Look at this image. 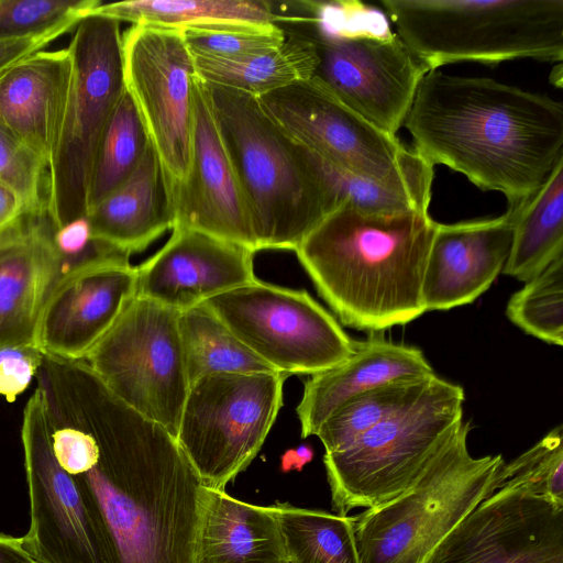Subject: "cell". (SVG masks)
Listing matches in <instances>:
<instances>
[{
  "mask_svg": "<svg viewBox=\"0 0 563 563\" xmlns=\"http://www.w3.org/2000/svg\"><path fill=\"white\" fill-rule=\"evenodd\" d=\"M35 378L53 453L96 506L117 563H197L205 485L176 438L84 361L45 355Z\"/></svg>",
  "mask_w": 563,
  "mask_h": 563,
  "instance_id": "obj_1",
  "label": "cell"
},
{
  "mask_svg": "<svg viewBox=\"0 0 563 563\" xmlns=\"http://www.w3.org/2000/svg\"><path fill=\"white\" fill-rule=\"evenodd\" d=\"M434 167L459 172L482 190L520 207L563 157V106L545 95L429 70L404 125Z\"/></svg>",
  "mask_w": 563,
  "mask_h": 563,
  "instance_id": "obj_2",
  "label": "cell"
},
{
  "mask_svg": "<svg viewBox=\"0 0 563 563\" xmlns=\"http://www.w3.org/2000/svg\"><path fill=\"white\" fill-rule=\"evenodd\" d=\"M437 224L426 210H368L343 199L295 252L343 324L380 332L426 312L422 280Z\"/></svg>",
  "mask_w": 563,
  "mask_h": 563,
  "instance_id": "obj_3",
  "label": "cell"
},
{
  "mask_svg": "<svg viewBox=\"0 0 563 563\" xmlns=\"http://www.w3.org/2000/svg\"><path fill=\"white\" fill-rule=\"evenodd\" d=\"M206 85L221 139L249 206L257 251H295L340 205L334 179L265 111L257 97Z\"/></svg>",
  "mask_w": 563,
  "mask_h": 563,
  "instance_id": "obj_4",
  "label": "cell"
},
{
  "mask_svg": "<svg viewBox=\"0 0 563 563\" xmlns=\"http://www.w3.org/2000/svg\"><path fill=\"white\" fill-rule=\"evenodd\" d=\"M397 35L429 68L460 62L563 59V0H382Z\"/></svg>",
  "mask_w": 563,
  "mask_h": 563,
  "instance_id": "obj_5",
  "label": "cell"
},
{
  "mask_svg": "<svg viewBox=\"0 0 563 563\" xmlns=\"http://www.w3.org/2000/svg\"><path fill=\"white\" fill-rule=\"evenodd\" d=\"M463 420L416 482L353 517L360 563H427L437 547L497 490L500 454L474 457Z\"/></svg>",
  "mask_w": 563,
  "mask_h": 563,
  "instance_id": "obj_6",
  "label": "cell"
},
{
  "mask_svg": "<svg viewBox=\"0 0 563 563\" xmlns=\"http://www.w3.org/2000/svg\"><path fill=\"white\" fill-rule=\"evenodd\" d=\"M464 389L433 375L423 391L341 451L324 453L333 509L346 516L407 490L463 421Z\"/></svg>",
  "mask_w": 563,
  "mask_h": 563,
  "instance_id": "obj_7",
  "label": "cell"
},
{
  "mask_svg": "<svg viewBox=\"0 0 563 563\" xmlns=\"http://www.w3.org/2000/svg\"><path fill=\"white\" fill-rule=\"evenodd\" d=\"M120 21L91 13L67 49L71 77L58 144L48 168V212L55 229L87 217V196L102 134L125 92Z\"/></svg>",
  "mask_w": 563,
  "mask_h": 563,
  "instance_id": "obj_8",
  "label": "cell"
},
{
  "mask_svg": "<svg viewBox=\"0 0 563 563\" xmlns=\"http://www.w3.org/2000/svg\"><path fill=\"white\" fill-rule=\"evenodd\" d=\"M257 98L290 136L332 170L431 199L433 166L342 103L314 76Z\"/></svg>",
  "mask_w": 563,
  "mask_h": 563,
  "instance_id": "obj_9",
  "label": "cell"
},
{
  "mask_svg": "<svg viewBox=\"0 0 563 563\" xmlns=\"http://www.w3.org/2000/svg\"><path fill=\"white\" fill-rule=\"evenodd\" d=\"M287 377L221 373L189 386L176 440L205 486L225 489L254 460L283 406Z\"/></svg>",
  "mask_w": 563,
  "mask_h": 563,
  "instance_id": "obj_10",
  "label": "cell"
},
{
  "mask_svg": "<svg viewBox=\"0 0 563 563\" xmlns=\"http://www.w3.org/2000/svg\"><path fill=\"white\" fill-rule=\"evenodd\" d=\"M386 26L377 11L356 5L319 34L313 76L346 107L396 135L429 68Z\"/></svg>",
  "mask_w": 563,
  "mask_h": 563,
  "instance_id": "obj_11",
  "label": "cell"
},
{
  "mask_svg": "<svg viewBox=\"0 0 563 563\" xmlns=\"http://www.w3.org/2000/svg\"><path fill=\"white\" fill-rule=\"evenodd\" d=\"M179 311L134 296L84 361L122 401L177 437L188 394Z\"/></svg>",
  "mask_w": 563,
  "mask_h": 563,
  "instance_id": "obj_12",
  "label": "cell"
},
{
  "mask_svg": "<svg viewBox=\"0 0 563 563\" xmlns=\"http://www.w3.org/2000/svg\"><path fill=\"white\" fill-rule=\"evenodd\" d=\"M205 303L255 355L286 375H314L356 345L306 290L255 279Z\"/></svg>",
  "mask_w": 563,
  "mask_h": 563,
  "instance_id": "obj_13",
  "label": "cell"
},
{
  "mask_svg": "<svg viewBox=\"0 0 563 563\" xmlns=\"http://www.w3.org/2000/svg\"><path fill=\"white\" fill-rule=\"evenodd\" d=\"M21 439L31 514L26 551L38 563H117L96 506L53 453L36 389L23 411Z\"/></svg>",
  "mask_w": 563,
  "mask_h": 563,
  "instance_id": "obj_14",
  "label": "cell"
},
{
  "mask_svg": "<svg viewBox=\"0 0 563 563\" xmlns=\"http://www.w3.org/2000/svg\"><path fill=\"white\" fill-rule=\"evenodd\" d=\"M125 88L170 181L187 173L194 125V55L181 31L132 24L122 34Z\"/></svg>",
  "mask_w": 563,
  "mask_h": 563,
  "instance_id": "obj_15",
  "label": "cell"
},
{
  "mask_svg": "<svg viewBox=\"0 0 563 563\" xmlns=\"http://www.w3.org/2000/svg\"><path fill=\"white\" fill-rule=\"evenodd\" d=\"M427 563H563V506L503 487L478 504Z\"/></svg>",
  "mask_w": 563,
  "mask_h": 563,
  "instance_id": "obj_16",
  "label": "cell"
},
{
  "mask_svg": "<svg viewBox=\"0 0 563 563\" xmlns=\"http://www.w3.org/2000/svg\"><path fill=\"white\" fill-rule=\"evenodd\" d=\"M192 97L188 169L183 179L169 180L173 227L199 230L257 252L249 206L221 139L207 85L198 76Z\"/></svg>",
  "mask_w": 563,
  "mask_h": 563,
  "instance_id": "obj_17",
  "label": "cell"
},
{
  "mask_svg": "<svg viewBox=\"0 0 563 563\" xmlns=\"http://www.w3.org/2000/svg\"><path fill=\"white\" fill-rule=\"evenodd\" d=\"M254 253L199 230L173 227L163 247L135 266V295L180 312L255 280Z\"/></svg>",
  "mask_w": 563,
  "mask_h": 563,
  "instance_id": "obj_18",
  "label": "cell"
},
{
  "mask_svg": "<svg viewBox=\"0 0 563 563\" xmlns=\"http://www.w3.org/2000/svg\"><path fill=\"white\" fill-rule=\"evenodd\" d=\"M514 212L438 223L426 261L422 301L427 311L476 300L503 273L512 239Z\"/></svg>",
  "mask_w": 563,
  "mask_h": 563,
  "instance_id": "obj_19",
  "label": "cell"
},
{
  "mask_svg": "<svg viewBox=\"0 0 563 563\" xmlns=\"http://www.w3.org/2000/svg\"><path fill=\"white\" fill-rule=\"evenodd\" d=\"M131 264H107L78 272L49 294L37 327L45 354L81 361L135 296Z\"/></svg>",
  "mask_w": 563,
  "mask_h": 563,
  "instance_id": "obj_20",
  "label": "cell"
},
{
  "mask_svg": "<svg viewBox=\"0 0 563 563\" xmlns=\"http://www.w3.org/2000/svg\"><path fill=\"white\" fill-rule=\"evenodd\" d=\"M54 228L44 208L24 210L0 231V347L36 342L54 286Z\"/></svg>",
  "mask_w": 563,
  "mask_h": 563,
  "instance_id": "obj_21",
  "label": "cell"
},
{
  "mask_svg": "<svg viewBox=\"0 0 563 563\" xmlns=\"http://www.w3.org/2000/svg\"><path fill=\"white\" fill-rule=\"evenodd\" d=\"M70 77L66 47L29 55L0 78V124L47 169L58 144Z\"/></svg>",
  "mask_w": 563,
  "mask_h": 563,
  "instance_id": "obj_22",
  "label": "cell"
},
{
  "mask_svg": "<svg viewBox=\"0 0 563 563\" xmlns=\"http://www.w3.org/2000/svg\"><path fill=\"white\" fill-rule=\"evenodd\" d=\"M433 373L422 351L416 346L379 336L356 341L350 356L306 380L296 408L301 437L314 435L338 407L358 394L400 378Z\"/></svg>",
  "mask_w": 563,
  "mask_h": 563,
  "instance_id": "obj_23",
  "label": "cell"
},
{
  "mask_svg": "<svg viewBox=\"0 0 563 563\" xmlns=\"http://www.w3.org/2000/svg\"><path fill=\"white\" fill-rule=\"evenodd\" d=\"M197 563H289L272 507L252 505L205 486L196 540Z\"/></svg>",
  "mask_w": 563,
  "mask_h": 563,
  "instance_id": "obj_24",
  "label": "cell"
},
{
  "mask_svg": "<svg viewBox=\"0 0 563 563\" xmlns=\"http://www.w3.org/2000/svg\"><path fill=\"white\" fill-rule=\"evenodd\" d=\"M91 233L130 254L174 225L169 178L150 143L133 175L87 214Z\"/></svg>",
  "mask_w": 563,
  "mask_h": 563,
  "instance_id": "obj_25",
  "label": "cell"
},
{
  "mask_svg": "<svg viewBox=\"0 0 563 563\" xmlns=\"http://www.w3.org/2000/svg\"><path fill=\"white\" fill-rule=\"evenodd\" d=\"M317 27L291 33L275 49L242 57L194 55L197 75L206 82L261 97L313 76L319 62Z\"/></svg>",
  "mask_w": 563,
  "mask_h": 563,
  "instance_id": "obj_26",
  "label": "cell"
},
{
  "mask_svg": "<svg viewBox=\"0 0 563 563\" xmlns=\"http://www.w3.org/2000/svg\"><path fill=\"white\" fill-rule=\"evenodd\" d=\"M514 212L510 252L503 273L528 282L563 257V157Z\"/></svg>",
  "mask_w": 563,
  "mask_h": 563,
  "instance_id": "obj_27",
  "label": "cell"
},
{
  "mask_svg": "<svg viewBox=\"0 0 563 563\" xmlns=\"http://www.w3.org/2000/svg\"><path fill=\"white\" fill-rule=\"evenodd\" d=\"M92 13L132 24L175 30L224 24L260 23L295 20L274 12L267 1L251 0H129L100 3Z\"/></svg>",
  "mask_w": 563,
  "mask_h": 563,
  "instance_id": "obj_28",
  "label": "cell"
},
{
  "mask_svg": "<svg viewBox=\"0 0 563 563\" xmlns=\"http://www.w3.org/2000/svg\"><path fill=\"white\" fill-rule=\"evenodd\" d=\"M178 327L189 386L211 374L277 372L243 344L205 303L180 311Z\"/></svg>",
  "mask_w": 563,
  "mask_h": 563,
  "instance_id": "obj_29",
  "label": "cell"
},
{
  "mask_svg": "<svg viewBox=\"0 0 563 563\" xmlns=\"http://www.w3.org/2000/svg\"><path fill=\"white\" fill-rule=\"evenodd\" d=\"M289 563H360L353 517L288 503L271 506Z\"/></svg>",
  "mask_w": 563,
  "mask_h": 563,
  "instance_id": "obj_30",
  "label": "cell"
},
{
  "mask_svg": "<svg viewBox=\"0 0 563 563\" xmlns=\"http://www.w3.org/2000/svg\"><path fill=\"white\" fill-rule=\"evenodd\" d=\"M150 143L141 114L125 90L96 153L88 187V212L133 175Z\"/></svg>",
  "mask_w": 563,
  "mask_h": 563,
  "instance_id": "obj_31",
  "label": "cell"
},
{
  "mask_svg": "<svg viewBox=\"0 0 563 563\" xmlns=\"http://www.w3.org/2000/svg\"><path fill=\"white\" fill-rule=\"evenodd\" d=\"M434 374L400 378L352 397L323 421L314 435L325 453L341 451L417 398Z\"/></svg>",
  "mask_w": 563,
  "mask_h": 563,
  "instance_id": "obj_32",
  "label": "cell"
},
{
  "mask_svg": "<svg viewBox=\"0 0 563 563\" xmlns=\"http://www.w3.org/2000/svg\"><path fill=\"white\" fill-rule=\"evenodd\" d=\"M508 319L527 334L563 344V257L526 282L506 307Z\"/></svg>",
  "mask_w": 563,
  "mask_h": 563,
  "instance_id": "obj_33",
  "label": "cell"
},
{
  "mask_svg": "<svg viewBox=\"0 0 563 563\" xmlns=\"http://www.w3.org/2000/svg\"><path fill=\"white\" fill-rule=\"evenodd\" d=\"M98 0H0V41L37 37L54 41L76 27Z\"/></svg>",
  "mask_w": 563,
  "mask_h": 563,
  "instance_id": "obj_34",
  "label": "cell"
},
{
  "mask_svg": "<svg viewBox=\"0 0 563 563\" xmlns=\"http://www.w3.org/2000/svg\"><path fill=\"white\" fill-rule=\"evenodd\" d=\"M519 488L563 506V432L558 426L510 463H504L497 490Z\"/></svg>",
  "mask_w": 563,
  "mask_h": 563,
  "instance_id": "obj_35",
  "label": "cell"
},
{
  "mask_svg": "<svg viewBox=\"0 0 563 563\" xmlns=\"http://www.w3.org/2000/svg\"><path fill=\"white\" fill-rule=\"evenodd\" d=\"M192 55L242 57L280 47L287 35L277 24L224 23L180 30Z\"/></svg>",
  "mask_w": 563,
  "mask_h": 563,
  "instance_id": "obj_36",
  "label": "cell"
},
{
  "mask_svg": "<svg viewBox=\"0 0 563 563\" xmlns=\"http://www.w3.org/2000/svg\"><path fill=\"white\" fill-rule=\"evenodd\" d=\"M0 183L12 189L25 211L48 208V169L0 124Z\"/></svg>",
  "mask_w": 563,
  "mask_h": 563,
  "instance_id": "obj_37",
  "label": "cell"
},
{
  "mask_svg": "<svg viewBox=\"0 0 563 563\" xmlns=\"http://www.w3.org/2000/svg\"><path fill=\"white\" fill-rule=\"evenodd\" d=\"M37 342L0 347V395L13 401L36 376L44 358Z\"/></svg>",
  "mask_w": 563,
  "mask_h": 563,
  "instance_id": "obj_38",
  "label": "cell"
},
{
  "mask_svg": "<svg viewBox=\"0 0 563 563\" xmlns=\"http://www.w3.org/2000/svg\"><path fill=\"white\" fill-rule=\"evenodd\" d=\"M49 41L29 37L0 41V78L23 58L40 52Z\"/></svg>",
  "mask_w": 563,
  "mask_h": 563,
  "instance_id": "obj_39",
  "label": "cell"
},
{
  "mask_svg": "<svg viewBox=\"0 0 563 563\" xmlns=\"http://www.w3.org/2000/svg\"><path fill=\"white\" fill-rule=\"evenodd\" d=\"M0 563H38L26 551L23 537H12L0 532Z\"/></svg>",
  "mask_w": 563,
  "mask_h": 563,
  "instance_id": "obj_40",
  "label": "cell"
},
{
  "mask_svg": "<svg viewBox=\"0 0 563 563\" xmlns=\"http://www.w3.org/2000/svg\"><path fill=\"white\" fill-rule=\"evenodd\" d=\"M24 211L18 195L0 183V231L8 227Z\"/></svg>",
  "mask_w": 563,
  "mask_h": 563,
  "instance_id": "obj_41",
  "label": "cell"
}]
</instances>
